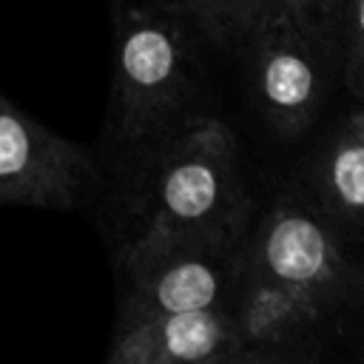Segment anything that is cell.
<instances>
[{
  "label": "cell",
  "instance_id": "1",
  "mask_svg": "<svg viewBox=\"0 0 364 364\" xmlns=\"http://www.w3.org/2000/svg\"><path fill=\"white\" fill-rule=\"evenodd\" d=\"M353 270L333 230L299 202H282L259 228H247L233 316L247 344L267 355L313 333L350 293Z\"/></svg>",
  "mask_w": 364,
  "mask_h": 364
},
{
  "label": "cell",
  "instance_id": "2",
  "mask_svg": "<svg viewBox=\"0 0 364 364\" xmlns=\"http://www.w3.org/2000/svg\"><path fill=\"white\" fill-rule=\"evenodd\" d=\"M131 162L136 171V230L122 253L247 222L239 151L225 122L191 114Z\"/></svg>",
  "mask_w": 364,
  "mask_h": 364
},
{
  "label": "cell",
  "instance_id": "3",
  "mask_svg": "<svg viewBox=\"0 0 364 364\" xmlns=\"http://www.w3.org/2000/svg\"><path fill=\"white\" fill-rule=\"evenodd\" d=\"M191 17L171 0H117L111 139L134 159L193 111L199 54Z\"/></svg>",
  "mask_w": 364,
  "mask_h": 364
},
{
  "label": "cell",
  "instance_id": "4",
  "mask_svg": "<svg viewBox=\"0 0 364 364\" xmlns=\"http://www.w3.org/2000/svg\"><path fill=\"white\" fill-rule=\"evenodd\" d=\"M247 228L250 222L122 253L125 290L117 330L168 313L233 307Z\"/></svg>",
  "mask_w": 364,
  "mask_h": 364
},
{
  "label": "cell",
  "instance_id": "5",
  "mask_svg": "<svg viewBox=\"0 0 364 364\" xmlns=\"http://www.w3.org/2000/svg\"><path fill=\"white\" fill-rule=\"evenodd\" d=\"M94 182L91 154L0 94V202L65 210Z\"/></svg>",
  "mask_w": 364,
  "mask_h": 364
},
{
  "label": "cell",
  "instance_id": "6",
  "mask_svg": "<svg viewBox=\"0 0 364 364\" xmlns=\"http://www.w3.org/2000/svg\"><path fill=\"white\" fill-rule=\"evenodd\" d=\"M253 51V91L282 131L304 128L324 94L327 46L279 11H267L245 40Z\"/></svg>",
  "mask_w": 364,
  "mask_h": 364
},
{
  "label": "cell",
  "instance_id": "7",
  "mask_svg": "<svg viewBox=\"0 0 364 364\" xmlns=\"http://www.w3.org/2000/svg\"><path fill=\"white\" fill-rule=\"evenodd\" d=\"M202 364L247 361L233 307H202L156 316L114 330L108 364Z\"/></svg>",
  "mask_w": 364,
  "mask_h": 364
},
{
  "label": "cell",
  "instance_id": "8",
  "mask_svg": "<svg viewBox=\"0 0 364 364\" xmlns=\"http://www.w3.org/2000/svg\"><path fill=\"white\" fill-rule=\"evenodd\" d=\"M321 193L333 213L364 225V111L353 114L321 159Z\"/></svg>",
  "mask_w": 364,
  "mask_h": 364
},
{
  "label": "cell",
  "instance_id": "9",
  "mask_svg": "<svg viewBox=\"0 0 364 364\" xmlns=\"http://www.w3.org/2000/svg\"><path fill=\"white\" fill-rule=\"evenodd\" d=\"M196 31L213 46L245 43L267 14V0H179Z\"/></svg>",
  "mask_w": 364,
  "mask_h": 364
},
{
  "label": "cell",
  "instance_id": "10",
  "mask_svg": "<svg viewBox=\"0 0 364 364\" xmlns=\"http://www.w3.org/2000/svg\"><path fill=\"white\" fill-rule=\"evenodd\" d=\"M344 9L347 0H267V11L287 14L313 37H318L327 48L338 46Z\"/></svg>",
  "mask_w": 364,
  "mask_h": 364
},
{
  "label": "cell",
  "instance_id": "11",
  "mask_svg": "<svg viewBox=\"0 0 364 364\" xmlns=\"http://www.w3.org/2000/svg\"><path fill=\"white\" fill-rule=\"evenodd\" d=\"M338 46L344 48V82L355 97H364V0H347Z\"/></svg>",
  "mask_w": 364,
  "mask_h": 364
}]
</instances>
